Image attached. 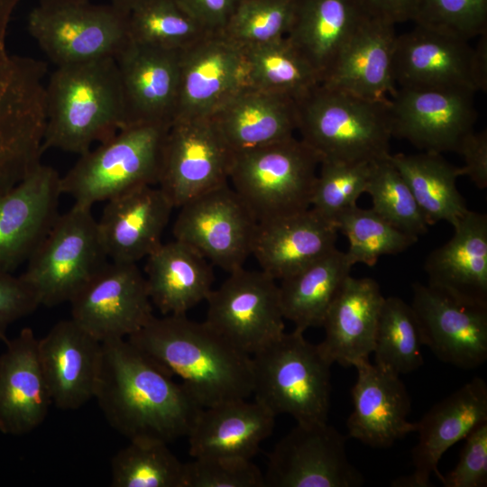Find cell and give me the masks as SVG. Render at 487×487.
I'll list each match as a JSON object with an SVG mask.
<instances>
[{"label":"cell","instance_id":"cell-49","mask_svg":"<svg viewBox=\"0 0 487 487\" xmlns=\"http://www.w3.org/2000/svg\"><path fill=\"white\" fill-rule=\"evenodd\" d=\"M464 161L461 175L468 176L480 189L487 188V131L472 130L461 141L457 151Z\"/></svg>","mask_w":487,"mask_h":487},{"label":"cell","instance_id":"cell-37","mask_svg":"<svg viewBox=\"0 0 487 487\" xmlns=\"http://www.w3.org/2000/svg\"><path fill=\"white\" fill-rule=\"evenodd\" d=\"M244 86L299 99L321 83V77L283 37L242 48Z\"/></svg>","mask_w":487,"mask_h":487},{"label":"cell","instance_id":"cell-39","mask_svg":"<svg viewBox=\"0 0 487 487\" xmlns=\"http://www.w3.org/2000/svg\"><path fill=\"white\" fill-rule=\"evenodd\" d=\"M155 439L129 440L111 460L112 487H184V463Z\"/></svg>","mask_w":487,"mask_h":487},{"label":"cell","instance_id":"cell-48","mask_svg":"<svg viewBox=\"0 0 487 487\" xmlns=\"http://www.w3.org/2000/svg\"><path fill=\"white\" fill-rule=\"evenodd\" d=\"M40 306L31 287L20 276L0 272V340H7L8 327Z\"/></svg>","mask_w":487,"mask_h":487},{"label":"cell","instance_id":"cell-8","mask_svg":"<svg viewBox=\"0 0 487 487\" xmlns=\"http://www.w3.org/2000/svg\"><path fill=\"white\" fill-rule=\"evenodd\" d=\"M169 125L127 126L81 154L60 177L62 195L92 207L133 188L157 185Z\"/></svg>","mask_w":487,"mask_h":487},{"label":"cell","instance_id":"cell-36","mask_svg":"<svg viewBox=\"0 0 487 487\" xmlns=\"http://www.w3.org/2000/svg\"><path fill=\"white\" fill-rule=\"evenodd\" d=\"M389 158L408 183L429 225L445 221L454 227L469 211L456 187L461 169L441 153H390Z\"/></svg>","mask_w":487,"mask_h":487},{"label":"cell","instance_id":"cell-2","mask_svg":"<svg viewBox=\"0 0 487 487\" xmlns=\"http://www.w3.org/2000/svg\"><path fill=\"white\" fill-rule=\"evenodd\" d=\"M126 339L170 375L178 376L202 408L253 394L251 355L205 321H193L186 315L153 316Z\"/></svg>","mask_w":487,"mask_h":487},{"label":"cell","instance_id":"cell-26","mask_svg":"<svg viewBox=\"0 0 487 487\" xmlns=\"http://www.w3.org/2000/svg\"><path fill=\"white\" fill-rule=\"evenodd\" d=\"M395 24L368 17L340 51L321 84L359 97L389 102L397 89L393 58Z\"/></svg>","mask_w":487,"mask_h":487},{"label":"cell","instance_id":"cell-28","mask_svg":"<svg viewBox=\"0 0 487 487\" xmlns=\"http://www.w3.org/2000/svg\"><path fill=\"white\" fill-rule=\"evenodd\" d=\"M384 298L372 278L345 279L325 315V337L317 345L330 363L350 367L369 360Z\"/></svg>","mask_w":487,"mask_h":487},{"label":"cell","instance_id":"cell-27","mask_svg":"<svg viewBox=\"0 0 487 487\" xmlns=\"http://www.w3.org/2000/svg\"><path fill=\"white\" fill-rule=\"evenodd\" d=\"M0 355V431L19 436L37 428L52 404L30 327L5 342Z\"/></svg>","mask_w":487,"mask_h":487},{"label":"cell","instance_id":"cell-53","mask_svg":"<svg viewBox=\"0 0 487 487\" xmlns=\"http://www.w3.org/2000/svg\"><path fill=\"white\" fill-rule=\"evenodd\" d=\"M88 2L89 0H40V5L45 6H61L84 4Z\"/></svg>","mask_w":487,"mask_h":487},{"label":"cell","instance_id":"cell-13","mask_svg":"<svg viewBox=\"0 0 487 487\" xmlns=\"http://www.w3.org/2000/svg\"><path fill=\"white\" fill-rule=\"evenodd\" d=\"M172 233L228 273L252 254L258 222L229 181L184 203Z\"/></svg>","mask_w":487,"mask_h":487},{"label":"cell","instance_id":"cell-35","mask_svg":"<svg viewBox=\"0 0 487 487\" xmlns=\"http://www.w3.org/2000/svg\"><path fill=\"white\" fill-rule=\"evenodd\" d=\"M352 265L337 248L280 280V299L285 319L305 332L321 326L332 300Z\"/></svg>","mask_w":487,"mask_h":487},{"label":"cell","instance_id":"cell-41","mask_svg":"<svg viewBox=\"0 0 487 487\" xmlns=\"http://www.w3.org/2000/svg\"><path fill=\"white\" fill-rule=\"evenodd\" d=\"M334 224L348 239L345 253L352 266L363 263L372 267L381 256L402 253L418 239L398 229L372 208L357 205L339 214Z\"/></svg>","mask_w":487,"mask_h":487},{"label":"cell","instance_id":"cell-22","mask_svg":"<svg viewBox=\"0 0 487 487\" xmlns=\"http://www.w3.org/2000/svg\"><path fill=\"white\" fill-rule=\"evenodd\" d=\"M179 52L127 41L115 56L126 126L171 124L179 85Z\"/></svg>","mask_w":487,"mask_h":487},{"label":"cell","instance_id":"cell-11","mask_svg":"<svg viewBox=\"0 0 487 487\" xmlns=\"http://www.w3.org/2000/svg\"><path fill=\"white\" fill-rule=\"evenodd\" d=\"M28 30L57 67L115 57L128 41L127 14L89 2L39 5L29 14Z\"/></svg>","mask_w":487,"mask_h":487},{"label":"cell","instance_id":"cell-16","mask_svg":"<svg viewBox=\"0 0 487 487\" xmlns=\"http://www.w3.org/2000/svg\"><path fill=\"white\" fill-rule=\"evenodd\" d=\"M69 303L71 318L101 343L128 338L154 316L137 263L108 261Z\"/></svg>","mask_w":487,"mask_h":487},{"label":"cell","instance_id":"cell-33","mask_svg":"<svg viewBox=\"0 0 487 487\" xmlns=\"http://www.w3.org/2000/svg\"><path fill=\"white\" fill-rule=\"evenodd\" d=\"M369 14L360 0H297L289 42L323 78Z\"/></svg>","mask_w":487,"mask_h":487},{"label":"cell","instance_id":"cell-21","mask_svg":"<svg viewBox=\"0 0 487 487\" xmlns=\"http://www.w3.org/2000/svg\"><path fill=\"white\" fill-rule=\"evenodd\" d=\"M486 421L487 384L482 378L474 377L436 403L417 422L418 439L411 451L414 471L396 478L391 485L431 487L432 473L441 481L443 474L437 466L446 451Z\"/></svg>","mask_w":487,"mask_h":487},{"label":"cell","instance_id":"cell-4","mask_svg":"<svg viewBox=\"0 0 487 487\" xmlns=\"http://www.w3.org/2000/svg\"><path fill=\"white\" fill-rule=\"evenodd\" d=\"M21 0H0V191L41 162L46 123V65L10 54L6 32Z\"/></svg>","mask_w":487,"mask_h":487},{"label":"cell","instance_id":"cell-15","mask_svg":"<svg viewBox=\"0 0 487 487\" xmlns=\"http://www.w3.org/2000/svg\"><path fill=\"white\" fill-rule=\"evenodd\" d=\"M347 437L326 422L298 423L268 455L265 487H359Z\"/></svg>","mask_w":487,"mask_h":487},{"label":"cell","instance_id":"cell-24","mask_svg":"<svg viewBox=\"0 0 487 487\" xmlns=\"http://www.w3.org/2000/svg\"><path fill=\"white\" fill-rule=\"evenodd\" d=\"M354 367L357 380L346 420L348 436L373 448H388L416 432L417 422L408 420L411 401L400 375L369 360Z\"/></svg>","mask_w":487,"mask_h":487},{"label":"cell","instance_id":"cell-6","mask_svg":"<svg viewBox=\"0 0 487 487\" xmlns=\"http://www.w3.org/2000/svg\"><path fill=\"white\" fill-rule=\"evenodd\" d=\"M251 357L254 400L298 423L327 421L332 363L304 332H284Z\"/></svg>","mask_w":487,"mask_h":487},{"label":"cell","instance_id":"cell-19","mask_svg":"<svg viewBox=\"0 0 487 487\" xmlns=\"http://www.w3.org/2000/svg\"><path fill=\"white\" fill-rule=\"evenodd\" d=\"M60 177L40 162L0 191V272L13 273L27 262L49 233L60 215Z\"/></svg>","mask_w":487,"mask_h":487},{"label":"cell","instance_id":"cell-30","mask_svg":"<svg viewBox=\"0 0 487 487\" xmlns=\"http://www.w3.org/2000/svg\"><path fill=\"white\" fill-rule=\"evenodd\" d=\"M234 153L269 145L298 130L294 98L243 86L211 115Z\"/></svg>","mask_w":487,"mask_h":487},{"label":"cell","instance_id":"cell-5","mask_svg":"<svg viewBox=\"0 0 487 487\" xmlns=\"http://www.w3.org/2000/svg\"><path fill=\"white\" fill-rule=\"evenodd\" d=\"M298 130L321 161H375L390 154L388 104L319 84L296 100Z\"/></svg>","mask_w":487,"mask_h":487},{"label":"cell","instance_id":"cell-3","mask_svg":"<svg viewBox=\"0 0 487 487\" xmlns=\"http://www.w3.org/2000/svg\"><path fill=\"white\" fill-rule=\"evenodd\" d=\"M43 152L83 154L126 126L125 103L115 57L58 66L46 85Z\"/></svg>","mask_w":487,"mask_h":487},{"label":"cell","instance_id":"cell-9","mask_svg":"<svg viewBox=\"0 0 487 487\" xmlns=\"http://www.w3.org/2000/svg\"><path fill=\"white\" fill-rule=\"evenodd\" d=\"M108 261L92 207L74 203L58 216L21 277L40 306L53 307L70 302Z\"/></svg>","mask_w":487,"mask_h":487},{"label":"cell","instance_id":"cell-42","mask_svg":"<svg viewBox=\"0 0 487 487\" xmlns=\"http://www.w3.org/2000/svg\"><path fill=\"white\" fill-rule=\"evenodd\" d=\"M389 155L372 162L365 193L371 196L376 213L398 229L418 237L429 225Z\"/></svg>","mask_w":487,"mask_h":487},{"label":"cell","instance_id":"cell-45","mask_svg":"<svg viewBox=\"0 0 487 487\" xmlns=\"http://www.w3.org/2000/svg\"><path fill=\"white\" fill-rule=\"evenodd\" d=\"M411 21L469 41L487 32V0H418Z\"/></svg>","mask_w":487,"mask_h":487},{"label":"cell","instance_id":"cell-29","mask_svg":"<svg viewBox=\"0 0 487 487\" xmlns=\"http://www.w3.org/2000/svg\"><path fill=\"white\" fill-rule=\"evenodd\" d=\"M337 232L310 207L258 223L252 254L262 271L281 280L335 249Z\"/></svg>","mask_w":487,"mask_h":487},{"label":"cell","instance_id":"cell-51","mask_svg":"<svg viewBox=\"0 0 487 487\" xmlns=\"http://www.w3.org/2000/svg\"><path fill=\"white\" fill-rule=\"evenodd\" d=\"M370 15L394 24L411 21L418 0H360Z\"/></svg>","mask_w":487,"mask_h":487},{"label":"cell","instance_id":"cell-43","mask_svg":"<svg viewBox=\"0 0 487 487\" xmlns=\"http://www.w3.org/2000/svg\"><path fill=\"white\" fill-rule=\"evenodd\" d=\"M297 0H242L220 31L241 48L277 41L288 34Z\"/></svg>","mask_w":487,"mask_h":487},{"label":"cell","instance_id":"cell-38","mask_svg":"<svg viewBox=\"0 0 487 487\" xmlns=\"http://www.w3.org/2000/svg\"><path fill=\"white\" fill-rule=\"evenodd\" d=\"M423 345L411 305L399 297H385L374 337V363L399 375L412 372L423 364Z\"/></svg>","mask_w":487,"mask_h":487},{"label":"cell","instance_id":"cell-20","mask_svg":"<svg viewBox=\"0 0 487 487\" xmlns=\"http://www.w3.org/2000/svg\"><path fill=\"white\" fill-rule=\"evenodd\" d=\"M243 86L242 48L221 32H210L179 52L174 119L210 116Z\"/></svg>","mask_w":487,"mask_h":487},{"label":"cell","instance_id":"cell-25","mask_svg":"<svg viewBox=\"0 0 487 487\" xmlns=\"http://www.w3.org/2000/svg\"><path fill=\"white\" fill-rule=\"evenodd\" d=\"M106 202L97 229L109 261L137 263L162 243L174 207L158 186H142Z\"/></svg>","mask_w":487,"mask_h":487},{"label":"cell","instance_id":"cell-31","mask_svg":"<svg viewBox=\"0 0 487 487\" xmlns=\"http://www.w3.org/2000/svg\"><path fill=\"white\" fill-rule=\"evenodd\" d=\"M275 418L260 402L246 399L202 408L188 435L189 454L252 459L272 434Z\"/></svg>","mask_w":487,"mask_h":487},{"label":"cell","instance_id":"cell-52","mask_svg":"<svg viewBox=\"0 0 487 487\" xmlns=\"http://www.w3.org/2000/svg\"><path fill=\"white\" fill-rule=\"evenodd\" d=\"M145 0H111V5L126 14Z\"/></svg>","mask_w":487,"mask_h":487},{"label":"cell","instance_id":"cell-34","mask_svg":"<svg viewBox=\"0 0 487 487\" xmlns=\"http://www.w3.org/2000/svg\"><path fill=\"white\" fill-rule=\"evenodd\" d=\"M144 267L152 303L163 315H186L206 301L214 274L207 260L191 246L174 239L161 243Z\"/></svg>","mask_w":487,"mask_h":487},{"label":"cell","instance_id":"cell-10","mask_svg":"<svg viewBox=\"0 0 487 487\" xmlns=\"http://www.w3.org/2000/svg\"><path fill=\"white\" fill-rule=\"evenodd\" d=\"M469 41L416 24L397 34L393 75L399 87L487 89V32Z\"/></svg>","mask_w":487,"mask_h":487},{"label":"cell","instance_id":"cell-40","mask_svg":"<svg viewBox=\"0 0 487 487\" xmlns=\"http://www.w3.org/2000/svg\"><path fill=\"white\" fill-rule=\"evenodd\" d=\"M210 32L176 0H145L127 14L128 40L181 51Z\"/></svg>","mask_w":487,"mask_h":487},{"label":"cell","instance_id":"cell-1","mask_svg":"<svg viewBox=\"0 0 487 487\" xmlns=\"http://www.w3.org/2000/svg\"><path fill=\"white\" fill-rule=\"evenodd\" d=\"M94 399L109 425L129 440L170 443L188 436L202 409L181 382L127 339L102 343Z\"/></svg>","mask_w":487,"mask_h":487},{"label":"cell","instance_id":"cell-32","mask_svg":"<svg viewBox=\"0 0 487 487\" xmlns=\"http://www.w3.org/2000/svg\"><path fill=\"white\" fill-rule=\"evenodd\" d=\"M427 284L453 297L487 305V216L469 210L452 237L424 264Z\"/></svg>","mask_w":487,"mask_h":487},{"label":"cell","instance_id":"cell-46","mask_svg":"<svg viewBox=\"0 0 487 487\" xmlns=\"http://www.w3.org/2000/svg\"><path fill=\"white\" fill-rule=\"evenodd\" d=\"M184 469V487H265L264 474L252 459L193 457Z\"/></svg>","mask_w":487,"mask_h":487},{"label":"cell","instance_id":"cell-12","mask_svg":"<svg viewBox=\"0 0 487 487\" xmlns=\"http://www.w3.org/2000/svg\"><path fill=\"white\" fill-rule=\"evenodd\" d=\"M206 301L205 322L249 355L285 332L279 285L262 270L242 267L230 272Z\"/></svg>","mask_w":487,"mask_h":487},{"label":"cell","instance_id":"cell-18","mask_svg":"<svg viewBox=\"0 0 487 487\" xmlns=\"http://www.w3.org/2000/svg\"><path fill=\"white\" fill-rule=\"evenodd\" d=\"M412 309L424 345L442 362L464 370L487 360V305L465 301L416 282Z\"/></svg>","mask_w":487,"mask_h":487},{"label":"cell","instance_id":"cell-14","mask_svg":"<svg viewBox=\"0 0 487 487\" xmlns=\"http://www.w3.org/2000/svg\"><path fill=\"white\" fill-rule=\"evenodd\" d=\"M234 154L210 116L174 119L164 137L157 186L179 208L228 182Z\"/></svg>","mask_w":487,"mask_h":487},{"label":"cell","instance_id":"cell-50","mask_svg":"<svg viewBox=\"0 0 487 487\" xmlns=\"http://www.w3.org/2000/svg\"><path fill=\"white\" fill-rule=\"evenodd\" d=\"M210 32H220L242 0H176Z\"/></svg>","mask_w":487,"mask_h":487},{"label":"cell","instance_id":"cell-23","mask_svg":"<svg viewBox=\"0 0 487 487\" xmlns=\"http://www.w3.org/2000/svg\"><path fill=\"white\" fill-rule=\"evenodd\" d=\"M39 359L53 405L77 409L94 399L102 343L71 317L38 339Z\"/></svg>","mask_w":487,"mask_h":487},{"label":"cell","instance_id":"cell-44","mask_svg":"<svg viewBox=\"0 0 487 487\" xmlns=\"http://www.w3.org/2000/svg\"><path fill=\"white\" fill-rule=\"evenodd\" d=\"M372 162L321 161L310 207L334 223L366 192Z\"/></svg>","mask_w":487,"mask_h":487},{"label":"cell","instance_id":"cell-47","mask_svg":"<svg viewBox=\"0 0 487 487\" xmlns=\"http://www.w3.org/2000/svg\"><path fill=\"white\" fill-rule=\"evenodd\" d=\"M459 460L454 469L442 475L445 487H485L487 485V421L464 438Z\"/></svg>","mask_w":487,"mask_h":487},{"label":"cell","instance_id":"cell-7","mask_svg":"<svg viewBox=\"0 0 487 487\" xmlns=\"http://www.w3.org/2000/svg\"><path fill=\"white\" fill-rule=\"evenodd\" d=\"M320 161L294 135L234 153L228 181L256 221L265 222L310 208Z\"/></svg>","mask_w":487,"mask_h":487},{"label":"cell","instance_id":"cell-17","mask_svg":"<svg viewBox=\"0 0 487 487\" xmlns=\"http://www.w3.org/2000/svg\"><path fill=\"white\" fill-rule=\"evenodd\" d=\"M473 92L458 88L397 87L388 109L392 137L422 152H455L477 120Z\"/></svg>","mask_w":487,"mask_h":487}]
</instances>
